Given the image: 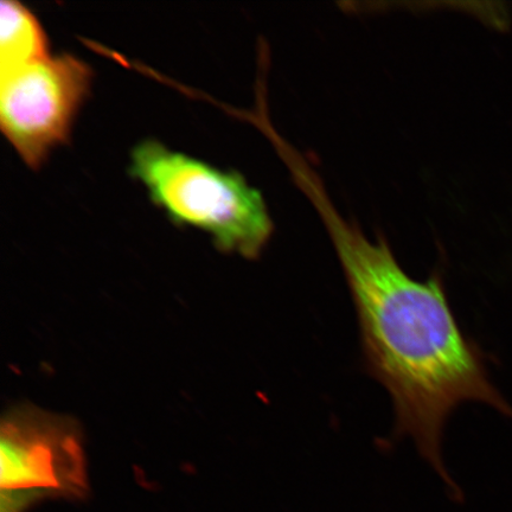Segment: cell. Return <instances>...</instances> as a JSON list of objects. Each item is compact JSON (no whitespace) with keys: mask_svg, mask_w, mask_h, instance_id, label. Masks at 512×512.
I'll return each mask as SVG.
<instances>
[{"mask_svg":"<svg viewBox=\"0 0 512 512\" xmlns=\"http://www.w3.org/2000/svg\"><path fill=\"white\" fill-rule=\"evenodd\" d=\"M283 162L335 247L360 326L364 369L393 401L394 437L412 438L448 480L441 440L454 409L483 402L512 418V407L491 382L483 352L460 329L443 275L413 279L383 236L370 241L338 213L306 156L291 149Z\"/></svg>","mask_w":512,"mask_h":512,"instance_id":"obj_1","label":"cell"},{"mask_svg":"<svg viewBox=\"0 0 512 512\" xmlns=\"http://www.w3.org/2000/svg\"><path fill=\"white\" fill-rule=\"evenodd\" d=\"M128 172L172 222L203 230L222 252L258 259L271 240L264 197L240 172L214 168L155 139L134 147Z\"/></svg>","mask_w":512,"mask_h":512,"instance_id":"obj_2","label":"cell"},{"mask_svg":"<svg viewBox=\"0 0 512 512\" xmlns=\"http://www.w3.org/2000/svg\"><path fill=\"white\" fill-rule=\"evenodd\" d=\"M92 82V68L68 53L0 75V125L31 169H40L57 146L68 143Z\"/></svg>","mask_w":512,"mask_h":512,"instance_id":"obj_3","label":"cell"},{"mask_svg":"<svg viewBox=\"0 0 512 512\" xmlns=\"http://www.w3.org/2000/svg\"><path fill=\"white\" fill-rule=\"evenodd\" d=\"M2 492L34 498L50 492L82 494L86 458L78 422L32 406L2 421Z\"/></svg>","mask_w":512,"mask_h":512,"instance_id":"obj_4","label":"cell"},{"mask_svg":"<svg viewBox=\"0 0 512 512\" xmlns=\"http://www.w3.org/2000/svg\"><path fill=\"white\" fill-rule=\"evenodd\" d=\"M49 55V37L40 19L24 4L3 0L0 11V75Z\"/></svg>","mask_w":512,"mask_h":512,"instance_id":"obj_5","label":"cell"}]
</instances>
